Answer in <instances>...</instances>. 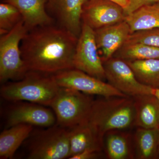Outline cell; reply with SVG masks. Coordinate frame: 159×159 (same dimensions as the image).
<instances>
[{"mask_svg":"<svg viewBox=\"0 0 159 159\" xmlns=\"http://www.w3.org/2000/svg\"><path fill=\"white\" fill-rule=\"evenodd\" d=\"M78 38L54 24L28 31L22 40V57L28 71L48 74L74 69Z\"/></svg>","mask_w":159,"mask_h":159,"instance_id":"obj_1","label":"cell"},{"mask_svg":"<svg viewBox=\"0 0 159 159\" xmlns=\"http://www.w3.org/2000/svg\"><path fill=\"white\" fill-rule=\"evenodd\" d=\"M102 97L94 100L88 121L101 138L109 131L126 130L135 126L132 97Z\"/></svg>","mask_w":159,"mask_h":159,"instance_id":"obj_2","label":"cell"},{"mask_svg":"<svg viewBox=\"0 0 159 159\" xmlns=\"http://www.w3.org/2000/svg\"><path fill=\"white\" fill-rule=\"evenodd\" d=\"M59 88L53 74L29 71L21 79L2 86L1 95L8 101L50 106Z\"/></svg>","mask_w":159,"mask_h":159,"instance_id":"obj_3","label":"cell"},{"mask_svg":"<svg viewBox=\"0 0 159 159\" xmlns=\"http://www.w3.org/2000/svg\"><path fill=\"white\" fill-rule=\"evenodd\" d=\"M93 101L91 95L60 87L50 106L54 111L57 125L69 129L88 122Z\"/></svg>","mask_w":159,"mask_h":159,"instance_id":"obj_4","label":"cell"},{"mask_svg":"<svg viewBox=\"0 0 159 159\" xmlns=\"http://www.w3.org/2000/svg\"><path fill=\"white\" fill-rule=\"evenodd\" d=\"M23 20L0 38V81L21 79L29 72L22 57L20 43L28 32Z\"/></svg>","mask_w":159,"mask_h":159,"instance_id":"obj_5","label":"cell"},{"mask_svg":"<svg viewBox=\"0 0 159 159\" xmlns=\"http://www.w3.org/2000/svg\"><path fill=\"white\" fill-rule=\"evenodd\" d=\"M70 132L68 128L53 125L42 132L30 148V159H63L70 156Z\"/></svg>","mask_w":159,"mask_h":159,"instance_id":"obj_6","label":"cell"},{"mask_svg":"<svg viewBox=\"0 0 159 159\" xmlns=\"http://www.w3.org/2000/svg\"><path fill=\"white\" fill-rule=\"evenodd\" d=\"M74 68L101 80L106 79L105 70L97 48L93 29L82 23L74 59Z\"/></svg>","mask_w":159,"mask_h":159,"instance_id":"obj_7","label":"cell"},{"mask_svg":"<svg viewBox=\"0 0 159 159\" xmlns=\"http://www.w3.org/2000/svg\"><path fill=\"white\" fill-rule=\"evenodd\" d=\"M53 74L60 87L74 89L91 96L98 95L104 97H127L108 83L77 69L65 70Z\"/></svg>","mask_w":159,"mask_h":159,"instance_id":"obj_8","label":"cell"},{"mask_svg":"<svg viewBox=\"0 0 159 159\" xmlns=\"http://www.w3.org/2000/svg\"><path fill=\"white\" fill-rule=\"evenodd\" d=\"M103 64L108 83L122 93L132 97L151 94V88L139 82L132 69L124 60L112 57Z\"/></svg>","mask_w":159,"mask_h":159,"instance_id":"obj_9","label":"cell"},{"mask_svg":"<svg viewBox=\"0 0 159 159\" xmlns=\"http://www.w3.org/2000/svg\"><path fill=\"white\" fill-rule=\"evenodd\" d=\"M123 8L109 0H88L84 7L82 23L93 30L125 20Z\"/></svg>","mask_w":159,"mask_h":159,"instance_id":"obj_10","label":"cell"},{"mask_svg":"<svg viewBox=\"0 0 159 159\" xmlns=\"http://www.w3.org/2000/svg\"><path fill=\"white\" fill-rule=\"evenodd\" d=\"M88 0H48L47 10L58 25L78 38L82 29L84 7Z\"/></svg>","mask_w":159,"mask_h":159,"instance_id":"obj_11","label":"cell"},{"mask_svg":"<svg viewBox=\"0 0 159 159\" xmlns=\"http://www.w3.org/2000/svg\"><path fill=\"white\" fill-rule=\"evenodd\" d=\"M94 31L98 52L103 62L114 56L131 34L125 20Z\"/></svg>","mask_w":159,"mask_h":159,"instance_id":"obj_12","label":"cell"},{"mask_svg":"<svg viewBox=\"0 0 159 159\" xmlns=\"http://www.w3.org/2000/svg\"><path fill=\"white\" fill-rule=\"evenodd\" d=\"M56 118L51 110L41 105L32 102L22 103L10 110L7 125L9 127L21 124L50 127L54 125Z\"/></svg>","mask_w":159,"mask_h":159,"instance_id":"obj_13","label":"cell"},{"mask_svg":"<svg viewBox=\"0 0 159 159\" xmlns=\"http://www.w3.org/2000/svg\"><path fill=\"white\" fill-rule=\"evenodd\" d=\"M16 7L21 15L28 31L39 26L54 24V20L47 10L48 0H2Z\"/></svg>","mask_w":159,"mask_h":159,"instance_id":"obj_14","label":"cell"},{"mask_svg":"<svg viewBox=\"0 0 159 159\" xmlns=\"http://www.w3.org/2000/svg\"><path fill=\"white\" fill-rule=\"evenodd\" d=\"M103 149L107 158L132 159L135 158L133 135L125 130L109 131L102 139Z\"/></svg>","mask_w":159,"mask_h":159,"instance_id":"obj_15","label":"cell"},{"mask_svg":"<svg viewBox=\"0 0 159 159\" xmlns=\"http://www.w3.org/2000/svg\"><path fill=\"white\" fill-rule=\"evenodd\" d=\"M70 156L71 157L87 149L101 152L103 149L102 139L89 122L69 128Z\"/></svg>","mask_w":159,"mask_h":159,"instance_id":"obj_16","label":"cell"},{"mask_svg":"<svg viewBox=\"0 0 159 159\" xmlns=\"http://www.w3.org/2000/svg\"><path fill=\"white\" fill-rule=\"evenodd\" d=\"M135 111V126L158 128L159 125V100L152 94L133 97Z\"/></svg>","mask_w":159,"mask_h":159,"instance_id":"obj_17","label":"cell"},{"mask_svg":"<svg viewBox=\"0 0 159 159\" xmlns=\"http://www.w3.org/2000/svg\"><path fill=\"white\" fill-rule=\"evenodd\" d=\"M33 126L21 124L9 127L0 135V158L11 159L22 143L31 133Z\"/></svg>","mask_w":159,"mask_h":159,"instance_id":"obj_18","label":"cell"},{"mask_svg":"<svg viewBox=\"0 0 159 159\" xmlns=\"http://www.w3.org/2000/svg\"><path fill=\"white\" fill-rule=\"evenodd\" d=\"M137 128L133 135L136 158H158L159 148L158 128Z\"/></svg>","mask_w":159,"mask_h":159,"instance_id":"obj_19","label":"cell"},{"mask_svg":"<svg viewBox=\"0 0 159 159\" xmlns=\"http://www.w3.org/2000/svg\"><path fill=\"white\" fill-rule=\"evenodd\" d=\"M125 21L129 26L131 34L159 28V3L139 8L126 16Z\"/></svg>","mask_w":159,"mask_h":159,"instance_id":"obj_20","label":"cell"},{"mask_svg":"<svg viewBox=\"0 0 159 159\" xmlns=\"http://www.w3.org/2000/svg\"><path fill=\"white\" fill-rule=\"evenodd\" d=\"M126 61L139 82L151 88H159V59Z\"/></svg>","mask_w":159,"mask_h":159,"instance_id":"obj_21","label":"cell"},{"mask_svg":"<svg viewBox=\"0 0 159 159\" xmlns=\"http://www.w3.org/2000/svg\"><path fill=\"white\" fill-rule=\"evenodd\" d=\"M113 57L126 61L159 59V48L141 43L125 42Z\"/></svg>","mask_w":159,"mask_h":159,"instance_id":"obj_22","label":"cell"},{"mask_svg":"<svg viewBox=\"0 0 159 159\" xmlns=\"http://www.w3.org/2000/svg\"><path fill=\"white\" fill-rule=\"evenodd\" d=\"M22 20L18 9L9 3L0 4V34L8 33Z\"/></svg>","mask_w":159,"mask_h":159,"instance_id":"obj_23","label":"cell"},{"mask_svg":"<svg viewBox=\"0 0 159 159\" xmlns=\"http://www.w3.org/2000/svg\"><path fill=\"white\" fill-rule=\"evenodd\" d=\"M125 42L141 43L159 48V28L134 32Z\"/></svg>","mask_w":159,"mask_h":159,"instance_id":"obj_24","label":"cell"},{"mask_svg":"<svg viewBox=\"0 0 159 159\" xmlns=\"http://www.w3.org/2000/svg\"><path fill=\"white\" fill-rule=\"evenodd\" d=\"M158 3L159 0H129V5L124 12L126 16L143 6Z\"/></svg>","mask_w":159,"mask_h":159,"instance_id":"obj_25","label":"cell"},{"mask_svg":"<svg viewBox=\"0 0 159 159\" xmlns=\"http://www.w3.org/2000/svg\"><path fill=\"white\" fill-rule=\"evenodd\" d=\"M100 152L93 149H87L70 157V159H92L98 157Z\"/></svg>","mask_w":159,"mask_h":159,"instance_id":"obj_26","label":"cell"},{"mask_svg":"<svg viewBox=\"0 0 159 159\" xmlns=\"http://www.w3.org/2000/svg\"><path fill=\"white\" fill-rule=\"evenodd\" d=\"M109 1L117 3L119 6H122L124 10L128 7L129 5V0H109Z\"/></svg>","mask_w":159,"mask_h":159,"instance_id":"obj_27","label":"cell"},{"mask_svg":"<svg viewBox=\"0 0 159 159\" xmlns=\"http://www.w3.org/2000/svg\"><path fill=\"white\" fill-rule=\"evenodd\" d=\"M151 94L156 97L159 100V88H152Z\"/></svg>","mask_w":159,"mask_h":159,"instance_id":"obj_28","label":"cell"},{"mask_svg":"<svg viewBox=\"0 0 159 159\" xmlns=\"http://www.w3.org/2000/svg\"><path fill=\"white\" fill-rule=\"evenodd\" d=\"M158 133H159V148H158V158H159V125L158 126Z\"/></svg>","mask_w":159,"mask_h":159,"instance_id":"obj_29","label":"cell"}]
</instances>
